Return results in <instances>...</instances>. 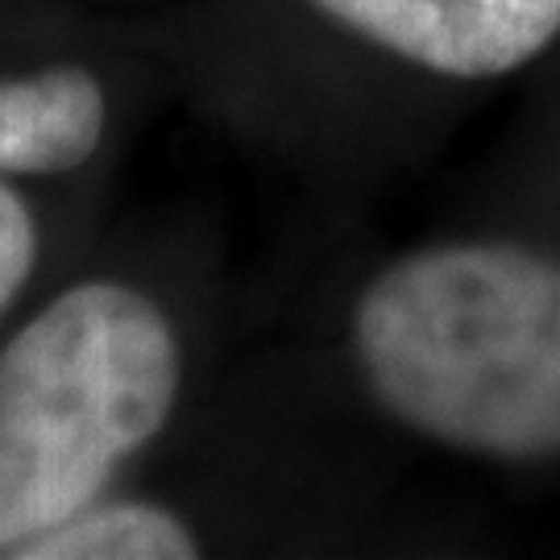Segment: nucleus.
<instances>
[{
  "mask_svg": "<svg viewBox=\"0 0 560 560\" xmlns=\"http://www.w3.org/2000/svg\"><path fill=\"white\" fill-rule=\"evenodd\" d=\"M200 552L196 536L171 511L145 502L83 506L80 515L42 532L18 557L25 560H187Z\"/></svg>",
  "mask_w": 560,
  "mask_h": 560,
  "instance_id": "39448f33",
  "label": "nucleus"
},
{
  "mask_svg": "<svg viewBox=\"0 0 560 560\" xmlns=\"http://www.w3.org/2000/svg\"><path fill=\"white\" fill-rule=\"evenodd\" d=\"M328 18L358 30L428 71L481 80L536 59L560 30V0H316Z\"/></svg>",
  "mask_w": 560,
  "mask_h": 560,
  "instance_id": "7ed1b4c3",
  "label": "nucleus"
},
{
  "mask_svg": "<svg viewBox=\"0 0 560 560\" xmlns=\"http://www.w3.org/2000/svg\"><path fill=\"white\" fill-rule=\"evenodd\" d=\"M378 402L453 448L560 453V266L520 245H444L390 266L358 303Z\"/></svg>",
  "mask_w": 560,
  "mask_h": 560,
  "instance_id": "f257e3e1",
  "label": "nucleus"
},
{
  "mask_svg": "<svg viewBox=\"0 0 560 560\" xmlns=\"http://www.w3.org/2000/svg\"><path fill=\"white\" fill-rule=\"evenodd\" d=\"M104 88L83 67L0 80V171L62 175L101 150Z\"/></svg>",
  "mask_w": 560,
  "mask_h": 560,
  "instance_id": "20e7f679",
  "label": "nucleus"
},
{
  "mask_svg": "<svg viewBox=\"0 0 560 560\" xmlns=\"http://www.w3.org/2000/svg\"><path fill=\"white\" fill-rule=\"evenodd\" d=\"M38 258V229L34 217L13 187L0 183V312L21 291V282L30 279Z\"/></svg>",
  "mask_w": 560,
  "mask_h": 560,
  "instance_id": "423d86ee",
  "label": "nucleus"
},
{
  "mask_svg": "<svg viewBox=\"0 0 560 560\" xmlns=\"http://www.w3.org/2000/svg\"><path fill=\"white\" fill-rule=\"evenodd\" d=\"M179 340L154 300L80 282L0 353V557L92 506L179 395Z\"/></svg>",
  "mask_w": 560,
  "mask_h": 560,
  "instance_id": "f03ea898",
  "label": "nucleus"
}]
</instances>
